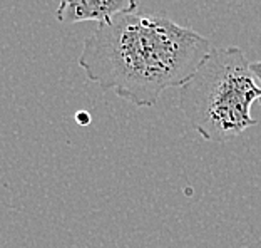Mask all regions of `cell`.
<instances>
[{"label": "cell", "mask_w": 261, "mask_h": 248, "mask_svg": "<svg viewBox=\"0 0 261 248\" xmlns=\"http://www.w3.org/2000/svg\"><path fill=\"white\" fill-rule=\"evenodd\" d=\"M211 49L193 29L164 15L133 12L99 23L82 44L79 66L102 91L151 108L166 89L189 82Z\"/></svg>", "instance_id": "cell-1"}, {"label": "cell", "mask_w": 261, "mask_h": 248, "mask_svg": "<svg viewBox=\"0 0 261 248\" xmlns=\"http://www.w3.org/2000/svg\"><path fill=\"white\" fill-rule=\"evenodd\" d=\"M261 89L240 47H213L189 82L181 87L179 109L201 138L228 143L256 124L251 106Z\"/></svg>", "instance_id": "cell-2"}, {"label": "cell", "mask_w": 261, "mask_h": 248, "mask_svg": "<svg viewBox=\"0 0 261 248\" xmlns=\"http://www.w3.org/2000/svg\"><path fill=\"white\" fill-rule=\"evenodd\" d=\"M139 0H61L56 19L62 23L108 22L117 15L138 12Z\"/></svg>", "instance_id": "cell-3"}, {"label": "cell", "mask_w": 261, "mask_h": 248, "mask_svg": "<svg viewBox=\"0 0 261 248\" xmlns=\"http://www.w3.org/2000/svg\"><path fill=\"white\" fill-rule=\"evenodd\" d=\"M251 70H253L254 79H256L258 86H259V89H261V61L253 62V64H251Z\"/></svg>", "instance_id": "cell-4"}, {"label": "cell", "mask_w": 261, "mask_h": 248, "mask_svg": "<svg viewBox=\"0 0 261 248\" xmlns=\"http://www.w3.org/2000/svg\"><path fill=\"white\" fill-rule=\"evenodd\" d=\"M75 119H77V122H79V124H82V126L91 122V117H89V114L86 113V111H79L77 116H75Z\"/></svg>", "instance_id": "cell-5"}]
</instances>
